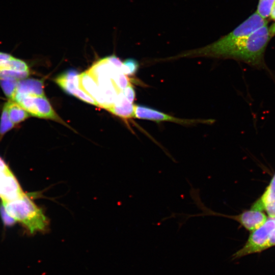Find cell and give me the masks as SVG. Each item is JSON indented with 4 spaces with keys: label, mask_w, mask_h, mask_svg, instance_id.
I'll list each match as a JSON object with an SVG mask.
<instances>
[{
    "label": "cell",
    "mask_w": 275,
    "mask_h": 275,
    "mask_svg": "<svg viewBox=\"0 0 275 275\" xmlns=\"http://www.w3.org/2000/svg\"><path fill=\"white\" fill-rule=\"evenodd\" d=\"M271 37L267 24L228 47L219 58L233 59L256 68L268 70L264 57Z\"/></svg>",
    "instance_id": "6da1fadb"
},
{
    "label": "cell",
    "mask_w": 275,
    "mask_h": 275,
    "mask_svg": "<svg viewBox=\"0 0 275 275\" xmlns=\"http://www.w3.org/2000/svg\"><path fill=\"white\" fill-rule=\"evenodd\" d=\"M267 24L266 19L256 12L231 32L218 40L201 48L188 50L171 57L170 59L194 57L219 58L221 53L228 47Z\"/></svg>",
    "instance_id": "7a4b0ae2"
},
{
    "label": "cell",
    "mask_w": 275,
    "mask_h": 275,
    "mask_svg": "<svg viewBox=\"0 0 275 275\" xmlns=\"http://www.w3.org/2000/svg\"><path fill=\"white\" fill-rule=\"evenodd\" d=\"M2 204L8 214L22 224L31 234L47 229V218L42 209L26 194L11 201H2Z\"/></svg>",
    "instance_id": "3957f363"
},
{
    "label": "cell",
    "mask_w": 275,
    "mask_h": 275,
    "mask_svg": "<svg viewBox=\"0 0 275 275\" xmlns=\"http://www.w3.org/2000/svg\"><path fill=\"white\" fill-rule=\"evenodd\" d=\"M274 230L275 217H269L262 226L252 232L245 244L233 255L232 259H238L268 249V240Z\"/></svg>",
    "instance_id": "277c9868"
},
{
    "label": "cell",
    "mask_w": 275,
    "mask_h": 275,
    "mask_svg": "<svg viewBox=\"0 0 275 275\" xmlns=\"http://www.w3.org/2000/svg\"><path fill=\"white\" fill-rule=\"evenodd\" d=\"M14 100L33 116L63 123L45 96L16 95Z\"/></svg>",
    "instance_id": "5b68a950"
},
{
    "label": "cell",
    "mask_w": 275,
    "mask_h": 275,
    "mask_svg": "<svg viewBox=\"0 0 275 275\" xmlns=\"http://www.w3.org/2000/svg\"><path fill=\"white\" fill-rule=\"evenodd\" d=\"M134 118L153 121L156 122H171L182 125H193L198 123L211 124V119H180L160 112L154 108L143 105H134Z\"/></svg>",
    "instance_id": "8992f818"
},
{
    "label": "cell",
    "mask_w": 275,
    "mask_h": 275,
    "mask_svg": "<svg viewBox=\"0 0 275 275\" xmlns=\"http://www.w3.org/2000/svg\"><path fill=\"white\" fill-rule=\"evenodd\" d=\"M207 215H220L233 219L239 222L243 227L249 231H253L262 226L266 221L267 217L262 211L251 208L238 215H225L216 213L208 209Z\"/></svg>",
    "instance_id": "52a82bcc"
},
{
    "label": "cell",
    "mask_w": 275,
    "mask_h": 275,
    "mask_svg": "<svg viewBox=\"0 0 275 275\" xmlns=\"http://www.w3.org/2000/svg\"><path fill=\"white\" fill-rule=\"evenodd\" d=\"M42 80L24 78L18 80L16 95L44 96Z\"/></svg>",
    "instance_id": "ba28073f"
},
{
    "label": "cell",
    "mask_w": 275,
    "mask_h": 275,
    "mask_svg": "<svg viewBox=\"0 0 275 275\" xmlns=\"http://www.w3.org/2000/svg\"><path fill=\"white\" fill-rule=\"evenodd\" d=\"M79 76L76 70L71 69L60 74L54 81L66 93L73 95L80 88Z\"/></svg>",
    "instance_id": "9c48e42d"
},
{
    "label": "cell",
    "mask_w": 275,
    "mask_h": 275,
    "mask_svg": "<svg viewBox=\"0 0 275 275\" xmlns=\"http://www.w3.org/2000/svg\"><path fill=\"white\" fill-rule=\"evenodd\" d=\"M134 105L125 97L122 91L118 94L114 104L106 109L121 118L128 119L134 117Z\"/></svg>",
    "instance_id": "30bf717a"
},
{
    "label": "cell",
    "mask_w": 275,
    "mask_h": 275,
    "mask_svg": "<svg viewBox=\"0 0 275 275\" xmlns=\"http://www.w3.org/2000/svg\"><path fill=\"white\" fill-rule=\"evenodd\" d=\"M5 104L10 120L15 125L24 121L30 116L29 114L14 100H9Z\"/></svg>",
    "instance_id": "8fae6325"
},
{
    "label": "cell",
    "mask_w": 275,
    "mask_h": 275,
    "mask_svg": "<svg viewBox=\"0 0 275 275\" xmlns=\"http://www.w3.org/2000/svg\"><path fill=\"white\" fill-rule=\"evenodd\" d=\"M79 87L95 101L99 95V87L95 79L87 71L79 74Z\"/></svg>",
    "instance_id": "7c38bea8"
},
{
    "label": "cell",
    "mask_w": 275,
    "mask_h": 275,
    "mask_svg": "<svg viewBox=\"0 0 275 275\" xmlns=\"http://www.w3.org/2000/svg\"><path fill=\"white\" fill-rule=\"evenodd\" d=\"M13 56L6 62L0 64V79H15L20 80L29 76L30 73L20 72L13 67Z\"/></svg>",
    "instance_id": "4fadbf2b"
},
{
    "label": "cell",
    "mask_w": 275,
    "mask_h": 275,
    "mask_svg": "<svg viewBox=\"0 0 275 275\" xmlns=\"http://www.w3.org/2000/svg\"><path fill=\"white\" fill-rule=\"evenodd\" d=\"M18 80L15 79H0V86L9 100H14L16 93Z\"/></svg>",
    "instance_id": "5bb4252c"
},
{
    "label": "cell",
    "mask_w": 275,
    "mask_h": 275,
    "mask_svg": "<svg viewBox=\"0 0 275 275\" xmlns=\"http://www.w3.org/2000/svg\"><path fill=\"white\" fill-rule=\"evenodd\" d=\"M15 126V125L10 120L7 107L4 104L0 120V141L3 136Z\"/></svg>",
    "instance_id": "9a60e30c"
},
{
    "label": "cell",
    "mask_w": 275,
    "mask_h": 275,
    "mask_svg": "<svg viewBox=\"0 0 275 275\" xmlns=\"http://www.w3.org/2000/svg\"><path fill=\"white\" fill-rule=\"evenodd\" d=\"M275 5V0H259L256 12L263 19L269 17Z\"/></svg>",
    "instance_id": "2e32d148"
},
{
    "label": "cell",
    "mask_w": 275,
    "mask_h": 275,
    "mask_svg": "<svg viewBox=\"0 0 275 275\" xmlns=\"http://www.w3.org/2000/svg\"><path fill=\"white\" fill-rule=\"evenodd\" d=\"M259 200L262 204L263 208L265 204L275 201V174Z\"/></svg>",
    "instance_id": "e0dca14e"
},
{
    "label": "cell",
    "mask_w": 275,
    "mask_h": 275,
    "mask_svg": "<svg viewBox=\"0 0 275 275\" xmlns=\"http://www.w3.org/2000/svg\"><path fill=\"white\" fill-rule=\"evenodd\" d=\"M139 68L138 62L133 58H129L123 62L121 70L125 75L131 76L136 73Z\"/></svg>",
    "instance_id": "ac0fdd59"
},
{
    "label": "cell",
    "mask_w": 275,
    "mask_h": 275,
    "mask_svg": "<svg viewBox=\"0 0 275 275\" xmlns=\"http://www.w3.org/2000/svg\"><path fill=\"white\" fill-rule=\"evenodd\" d=\"M113 80L114 84L119 92L122 91L130 83L128 78L122 71H118L114 75Z\"/></svg>",
    "instance_id": "d6986e66"
},
{
    "label": "cell",
    "mask_w": 275,
    "mask_h": 275,
    "mask_svg": "<svg viewBox=\"0 0 275 275\" xmlns=\"http://www.w3.org/2000/svg\"><path fill=\"white\" fill-rule=\"evenodd\" d=\"M0 214L3 224L6 226H11L14 225L16 221L8 214L2 204L0 206Z\"/></svg>",
    "instance_id": "ffe728a7"
},
{
    "label": "cell",
    "mask_w": 275,
    "mask_h": 275,
    "mask_svg": "<svg viewBox=\"0 0 275 275\" xmlns=\"http://www.w3.org/2000/svg\"><path fill=\"white\" fill-rule=\"evenodd\" d=\"M122 93L125 97L131 103H132L135 98V92L132 87L130 84L123 91Z\"/></svg>",
    "instance_id": "44dd1931"
},
{
    "label": "cell",
    "mask_w": 275,
    "mask_h": 275,
    "mask_svg": "<svg viewBox=\"0 0 275 275\" xmlns=\"http://www.w3.org/2000/svg\"><path fill=\"white\" fill-rule=\"evenodd\" d=\"M264 210L266 211L269 217H275V201L265 204Z\"/></svg>",
    "instance_id": "7402d4cb"
},
{
    "label": "cell",
    "mask_w": 275,
    "mask_h": 275,
    "mask_svg": "<svg viewBox=\"0 0 275 275\" xmlns=\"http://www.w3.org/2000/svg\"><path fill=\"white\" fill-rule=\"evenodd\" d=\"M13 56H12L11 54L0 51V64H3L9 59H10Z\"/></svg>",
    "instance_id": "603a6c76"
},
{
    "label": "cell",
    "mask_w": 275,
    "mask_h": 275,
    "mask_svg": "<svg viewBox=\"0 0 275 275\" xmlns=\"http://www.w3.org/2000/svg\"><path fill=\"white\" fill-rule=\"evenodd\" d=\"M270 16L271 18L275 20V5L272 10ZM269 29V32L270 34H271V36L273 37L274 35H275V23L273 24Z\"/></svg>",
    "instance_id": "cb8c5ba5"
},
{
    "label": "cell",
    "mask_w": 275,
    "mask_h": 275,
    "mask_svg": "<svg viewBox=\"0 0 275 275\" xmlns=\"http://www.w3.org/2000/svg\"><path fill=\"white\" fill-rule=\"evenodd\" d=\"M268 248L275 245V230L271 233L268 242Z\"/></svg>",
    "instance_id": "d4e9b609"
}]
</instances>
